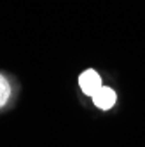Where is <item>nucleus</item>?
I'll use <instances>...</instances> for the list:
<instances>
[{"mask_svg": "<svg viewBox=\"0 0 145 147\" xmlns=\"http://www.w3.org/2000/svg\"><path fill=\"white\" fill-rule=\"evenodd\" d=\"M115 100H117V95H115V91L112 88H107V86H101L96 93L93 95V102L98 109L101 110H108V109H112L115 105Z\"/></svg>", "mask_w": 145, "mask_h": 147, "instance_id": "f03ea898", "label": "nucleus"}, {"mask_svg": "<svg viewBox=\"0 0 145 147\" xmlns=\"http://www.w3.org/2000/svg\"><path fill=\"white\" fill-rule=\"evenodd\" d=\"M11 96V84L9 81L0 74V107H4Z\"/></svg>", "mask_w": 145, "mask_h": 147, "instance_id": "7ed1b4c3", "label": "nucleus"}, {"mask_svg": "<svg viewBox=\"0 0 145 147\" xmlns=\"http://www.w3.org/2000/svg\"><path fill=\"white\" fill-rule=\"evenodd\" d=\"M79 86H81V89H82L84 95L93 96L96 91L101 88V77L98 76L96 70L89 68V70H86V72L81 74V77H79Z\"/></svg>", "mask_w": 145, "mask_h": 147, "instance_id": "f257e3e1", "label": "nucleus"}]
</instances>
